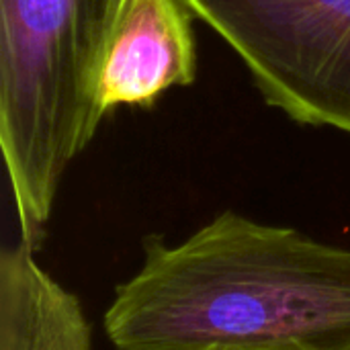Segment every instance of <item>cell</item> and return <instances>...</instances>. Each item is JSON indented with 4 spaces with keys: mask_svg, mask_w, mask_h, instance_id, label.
<instances>
[{
    "mask_svg": "<svg viewBox=\"0 0 350 350\" xmlns=\"http://www.w3.org/2000/svg\"><path fill=\"white\" fill-rule=\"evenodd\" d=\"M121 0H0V148L35 252L68 166L103 115L98 76Z\"/></svg>",
    "mask_w": 350,
    "mask_h": 350,
    "instance_id": "2",
    "label": "cell"
},
{
    "mask_svg": "<svg viewBox=\"0 0 350 350\" xmlns=\"http://www.w3.org/2000/svg\"><path fill=\"white\" fill-rule=\"evenodd\" d=\"M105 330L117 350H350V250L236 211L146 236Z\"/></svg>",
    "mask_w": 350,
    "mask_h": 350,
    "instance_id": "1",
    "label": "cell"
},
{
    "mask_svg": "<svg viewBox=\"0 0 350 350\" xmlns=\"http://www.w3.org/2000/svg\"><path fill=\"white\" fill-rule=\"evenodd\" d=\"M240 57L262 98L350 137V0H187Z\"/></svg>",
    "mask_w": 350,
    "mask_h": 350,
    "instance_id": "3",
    "label": "cell"
},
{
    "mask_svg": "<svg viewBox=\"0 0 350 350\" xmlns=\"http://www.w3.org/2000/svg\"><path fill=\"white\" fill-rule=\"evenodd\" d=\"M195 14L187 0H121L111 23L100 76L103 119L119 107H150L197 76Z\"/></svg>",
    "mask_w": 350,
    "mask_h": 350,
    "instance_id": "4",
    "label": "cell"
},
{
    "mask_svg": "<svg viewBox=\"0 0 350 350\" xmlns=\"http://www.w3.org/2000/svg\"><path fill=\"white\" fill-rule=\"evenodd\" d=\"M0 350H92L82 304L21 240L0 254Z\"/></svg>",
    "mask_w": 350,
    "mask_h": 350,
    "instance_id": "5",
    "label": "cell"
}]
</instances>
